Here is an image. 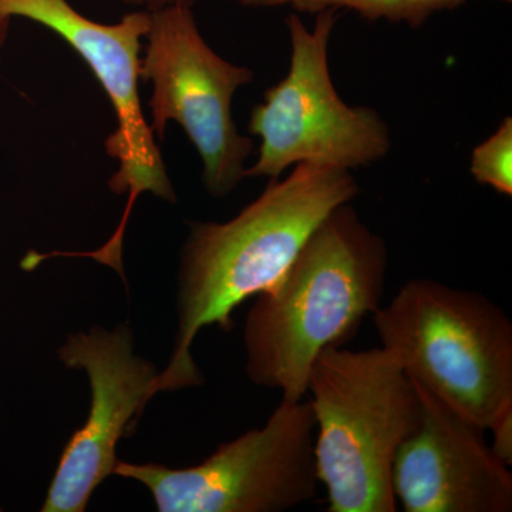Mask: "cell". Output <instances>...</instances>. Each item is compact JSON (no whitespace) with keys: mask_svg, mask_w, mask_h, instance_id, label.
<instances>
[{"mask_svg":"<svg viewBox=\"0 0 512 512\" xmlns=\"http://www.w3.org/2000/svg\"><path fill=\"white\" fill-rule=\"evenodd\" d=\"M360 192L353 171L298 164L268 180L231 220L190 222L178 275L177 335L157 393L200 386L191 348L201 330L215 325L229 332L239 306L274 286L329 212Z\"/></svg>","mask_w":512,"mask_h":512,"instance_id":"obj_1","label":"cell"},{"mask_svg":"<svg viewBox=\"0 0 512 512\" xmlns=\"http://www.w3.org/2000/svg\"><path fill=\"white\" fill-rule=\"evenodd\" d=\"M389 251L352 202L330 211L288 271L255 296L244 326L247 375L282 399L306 396L313 362L383 305Z\"/></svg>","mask_w":512,"mask_h":512,"instance_id":"obj_2","label":"cell"},{"mask_svg":"<svg viewBox=\"0 0 512 512\" xmlns=\"http://www.w3.org/2000/svg\"><path fill=\"white\" fill-rule=\"evenodd\" d=\"M316 473L329 512H394L392 473L423 413L412 377L389 349L329 346L308 377Z\"/></svg>","mask_w":512,"mask_h":512,"instance_id":"obj_3","label":"cell"},{"mask_svg":"<svg viewBox=\"0 0 512 512\" xmlns=\"http://www.w3.org/2000/svg\"><path fill=\"white\" fill-rule=\"evenodd\" d=\"M373 322L407 375L485 431L512 407V322L483 293L410 279Z\"/></svg>","mask_w":512,"mask_h":512,"instance_id":"obj_4","label":"cell"},{"mask_svg":"<svg viewBox=\"0 0 512 512\" xmlns=\"http://www.w3.org/2000/svg\"><path fill=\"white\" fill-rule=\"evenodd\" d=\"M338 13H318L313 29L299 13L286 16L291 62L284 79L266 90L249 117L248 133L261 143L247 177L276 180L298 164L355 171L392 151V133L379 111L345 103L336 92L329 45Z\"/></svg>","mask_w":512,"mask_h":512,"instance_id":"obj_5","label":"cell"},{"mask_svg":"<svg viewBox=\"0 0 512 512\" xmlns=\"http://www.w3.org/2000/svg\"><path fill=\"white\" fill-rule=\"evenodd\" d=\"M315 423L308 400L282 399L268 421L197 466L120 461L116 476L146 485L160 512H284L318 494Z\"/></svg>","mask_w":512,"mask_h":512,"instance_id":"obj_6","label":"cell"},{"mask_svg":"<svg viewBox=\"0 0 512 512\" xmlns=\"http://www.w3.org/2000/svg\"><path fill=\"white\" fill-rule=\"evenodd\" d=\"M150 28L141 59V82L151 83L150 127L164 141L175 121L194 144L202 163V183L212 198H225L247 178L254 151L239 133L232 100L255 72L218 55L202 36L190 6L148 10Z\"/></svg>","mask_w":512,"mask_h":512,"instance_id":"obj_7","label":"cell"},{"mask_svg":"<svg viewBox=\"0 0 512 512\" xmlns=\"http://www.w3.org/2000/svg\"><path fill=\"white\" fill-rule=\"evenodd\" d=\"M0 13L32 20L62 37L92 69L116 113L117 127L104 141L106 153L119 163L110 190L128 194L126 212L113 237L93 252H74L109 265L123 276L121 248L134 202L144 192L177 202L164 158L140 100L141 47L150 28V12L127 13L113 25L94 22L69 0H0Z\"/></svg>","mask_w":512,"mask_h":512,"instance_id":"obj_8","label":"cell"},{"mask_svg":"<svg viewBox=\"0 0 512 512\" xmlns=\"http://www.w3.org/2000/svg\"><path fill=\"white\" fill-rule=\"evenodd\" d=\"M57 353L64 365L89 376L92 406L64 447L42 511L83 512L96 488L114 474L119 441L130 436L156 396L158 372L134 353L126 325L70 335Z\"/></svg>","mask_w":512,"mask_h":512,"instance_id":"obj_9","label":"cell"},{"mask_svg":"<svg viewBox=\"0 0 512 512\" xmlns=\"http://www.w3.org/2000/svg\"><path fill=\"white\" fill-rule=\"evenodd\" d=\"M413 382L423 413L394 458L397 503L406 512H511L510 466L495 456L487 431Z\"/></svg>","mask_w":512,"mask_h":512,"instance_id":"obj_10","label":"cell"},{"mask_svg":"<svg viewBox=\"0 0 512 512\" xmlns=\"http://www.w3.org/2000/svg\"><path fill=\"white\" fill-rule=\"evenodd\" d=\"M468 0H238L242 8H288L299 15H318L323 10H349L360 18L419 29L437 13L466 5ZM511 3L512 0H500Z\"/></svg>","mask_w":512,"mask_h":512,"instance_id":"obj_11","label":"cell"},{"mask_svg":"<svg viewBox=\"0 0 512 512\" xmlns=\"http://www.w3.org/2000/svg\"><path fill=\"white\" fill-rule=\"evenodd\" d=\"M470 174L477 184L512 197V119L505 117L487 140L474 147Z\"/></svg>","mask_w":512,"mask_h":512,"instance_id":"obj_12","label":"cell"},{"mask_svg":"<svg viewBox=\"0 0 512 512\" xmlns=\"http://www.w3.org/2000/svg\"><path fill=\"white\" fill-rule=\"evenodd\" d=\"M493 434L491 448L495 456L504 461L507 466L512 464V407L498 414L488 430Z\"/></svg>","mask_w":512,"mask_h":512,"instance_id":"obj_13","label":"cell"},{"mask_svg":"<svg viewBox=\"0 0 512 512\" xmlns=\"http://www.w3.org/2000/svg\"><path fill=\"white\" fill-rule=\"evenodd\" d=\"M124 5L137 6V8H143L146 10H153L158 8H164V6H192L200 0H120Z\"/></svg>","mask_w":512,"mask_h":512,"instance_id":"obj_14","label":"cell"},{"mask_svg":"<svg viewBox=\"0 0 512 512\" xmlns=\"http://www.w3.org/2000/svg\"><path fill=\"white\" fill-rule=\"evenodd\" d=\"M10 18L0 13V55H2L3 45L6 42V36H8Z\"/></svg>","mask_w":512,"mask_h":512,"instance_id":"obj_15","label":"cell"}]
</instances>
